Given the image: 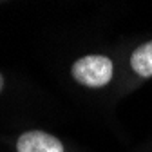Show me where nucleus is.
<instances>
[{
  "label": "nucleus",
  "instance_id": "20e7f679",
  "mask_svg": "<svg viewBox=\"0 0 152 152\" xmlns=\"http://www.w3.org/2000/svg\"><path fill=\"white\" fill-rule=\"evenodd\" d=\"M2 89H4V76L0 74V91H2Z\"/></svg>",
  "mask_w": 152,
  "mask_h": 152
},
{
  "label": "nucleus",
  "instance_id": "f03ea898",
  "mask_svg": "<svg viewBox=\"0 0 152 152\" xmlns=\"http://www.w3.org/2000/svg\"><path fill=\"white\" fill-rule=\"evenodd\" d=\"M18 152H64V145L58 138H54L42 130H29L18 138Z\"/></svg>",
  "mask_w": 152,
  "mask_h": 152
},
{
  "label": "nucleus",
  "instance_id": "7ed1b4c3",
  "mask_svg": "<svg viewBox=\"0 0 152 152\" xmlns=\"http://www.w3.org/2000/svg\"><path fill=\"white\" fill-rule=\"evenodd\" d=\"M130 65L141 78L152 76V40L134 49L130 56Z\"/></svg>",
  "mask_w": 152,
  "mask_h": 152
},
{
  "label": "nucleus",
  "instance_id": "f257e3e1",
  "mask_svg": "<svg viewBox=\"0 0 152 152\" xmlns=\"http://www.w3.org/2000/svg\"><path fill=\"white\" fill-rule=\"evenodd\" d=\"M72 78L87 87H103L112 78V62L107 56L89 54L76 60L71 69Z\"/></svg>",
  "mask_w": 152,
  "mask_h": 152
}]
</instances>
